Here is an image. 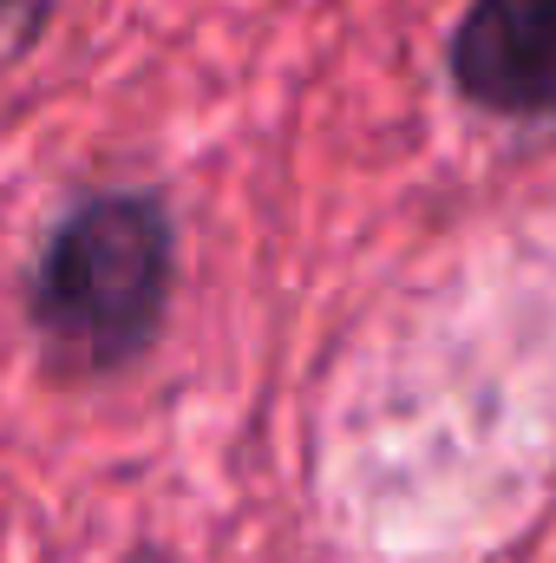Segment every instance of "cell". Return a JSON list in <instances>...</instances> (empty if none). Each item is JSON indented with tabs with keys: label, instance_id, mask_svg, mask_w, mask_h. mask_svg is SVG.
<instances>
[{
	"label": "cell",
	"instance_id": "cell-1",
	"mask_svg": "<svg viewBox=\"0 0 556 563\" xmlns=\"http://www.w3.org/2000/svg\"><path fill=\"white\" fill-rule=\"evenodd\" d=\"M164 282H170L164 210L144 197H99L46 250L40 321L73 361L112 367L151 334L164 308Z\"/></svg>",
	"mask_w": 556,
	"mask_h": 563
},
{
	"label": "cell",
	"instance_id": "cell-2",
	"mask_svg": "<svg viewBox=\"0 0 556 563\" xmlns=\"http://www.w3.org/2000/svg\"><path fill=\"white\" fill-rule=\"evenodd\" d=\"M452 73L485 112L556 125V0H471Z\"/></svg>",
	"mask_w": 556,
	"mask_h": 563
}]
</instances>
